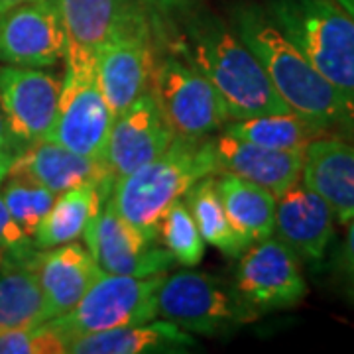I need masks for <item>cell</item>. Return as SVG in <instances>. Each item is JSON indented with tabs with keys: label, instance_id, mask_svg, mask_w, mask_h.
Returning <instances> with one entry per match:
<instances>
[{
	"label": "cell",
	"instance_id": "obj_3",
	"mask_svg": "<svg viewBox=\"0 0 354 354\" xmlns=\"http://www.w3.org/2000/svg\"><path fill=\"white\" fill-rule=\"evenodd\" d=\"M207 176H216L211 142L174 138L162 156L116 179L106 203L148 241L158 242L169 207Z\"/></svg>",
	"mask_w": 354,
	"mask_h": 354
},
{
	"label": "cell",
	"instance_id": "obj_7",
	"mask_svg": "<svg viewBox=\"0 0 354 354\" xmlns=\"http://www.w3.org/2000/svg\"><path fill=\"white\" fill-rule=\"evenodd\" d=\"M158 315L205 337L225 335L258 319L230 283L197 270L165 274L158 291Z\"/></svg>",
	"mask_w": 354,
	"mask_h": 354
},
{
	"label": "cell",
	"instance_id": "obj_34",
	"mask_svg": "<svg viewBox=\"0 0 354 354\" xmlns=\"http://www.w3.org/2000/svg\"><path fill=\"white\" fill-rule=\"evenodd\" d=\"M24 2H32V0H0V14L8 12V10H12L16 6L24 4Z\"/></svg>",
	"mask_w": 354,
	"mask_h": 354
},
{
	"label": "cell",
	"instance_id": "obj_13",
	"mask_svg": "<svg viewBox=\"0 0 354 354\" xmlns=\"http://www.w3.org/2000/svg\"><path fill=\"white\" fill-rule=\"evenodd\" d=\"M65 51V34L53 0H32L0 14V62L50 67Z\"/></svg>",
	"mask_w": 354,
	"mask_h": 354
},
{
	"label": "cell",
	"instance_id": "obj_27",
	"mask_svg": "<svg viewBox=\"0 0 354 354\" xmlns=\"http://www.w3.org/2000/svg\"><path fill=\"white\" fill-rule=\"evenodd\" d=\"M2 183V199L8 213L12 215L16 225L30 239H34L44 216L48 215L55 201V193L26 177H4Z\"/></svg>",
	"mask_w": 354,
	"mask_h": 354
},
{
	"label": "cell",
	"instance_id": "obj_31",
	"mask_svg": "<svg viewBox=\"0 0 354 354\" xmlns=\"http://www.w3.org/2000/svg\"><path fill=\"white\" fill-rule=\"evenodd\" d=\"M26 148L24 142L16 138L12 130L8 128V122L4 118V113L0 109V183L8 174V167L16 160V156Z\"/></svg>",
	"mask_w": 354,
	"mask_h": 354
},
{
	"label": "cell",
	"instance_id": "obj_12",
	"mask_svg": "<svg viewBox=\"0 0 354 354\" xmlns=\"http://www.w3.org/2000/svg\"><path fill=\"white\" fill-rule=\"evenodd\" d=\"M62 81L39 67L0 65V109L20 142L48 138L59 104Z\"/></svg>",
	"mask_w": 354,
	"mask_h": 354
},
{
	"label": "cell",
	"instance_id": "obj_29",
	"mask_svg": "<svg viewBox=\"0 0 354 354\" xmlns=\"http://www.w3.org/2000/svg\"><path fill=\"white\" fill-rule=\"evenodd\" d=\"M64 337L50 321L32 329L0 330V354H65Z\"/></svg>",
	"mask_w": 354,
	"mask_h": 354
},
{
	"label": "cell",
	"instance_id": "obj_4",
	"mask_svg": "<svg viewBox=\"0 0 354 354\" xmlns=\"http://www.w3.org/2000/svg\"><path fill=\"white\" fill-rule=\"evenodd\" d=\"M274 20L317 71L354 99V18L335 0H270Z\"/></svg>",
	"mask_w": 354,
	"mask_h": 354
},
{
	"label": "cell",
	"instance_id": "obj_11",
	"mask_svg": "<svg viewBox=\"0 0 354 354\" xmlns=\"http://www.w3.org/2000/svg\"><path fill=\"white\" fill-rule=\"evenodd\" d=\"M83 236L88 252L104 274L148 278L167 272L174 264L171 254L164 246L148 241L106 201L91 218Z\"/></svg>",
	"mask_w": 354,
	"mask_h": 354
},
{
	"label": "cell",
	"instance_id": "obj_19",
	"mask_svg": "<svg viewBox=\"0 0 354 354\" xmlns=\"http://www.w3.org/2000/svg\"><path fill=\"white\" fill-rule=\"evenodd\" d=\"M12 176L36 181L55 195L85 183H99L113 189L114 183L104 162L88 160L51 140L28 144L8 167L6 177Z\"/></svg>",
	"mask_w": 354,
	"mask_h": 354
},
{
	"label": "cell",
	"instance_id": "obj_30",
	"mask_svg": "<svg viewBox=\"0 0 354 354\" xmlns=\"http://www.w3.org/2000/svg\"><path fill=\"white\" fill-rule=\"evenodd\" d=\"M38 250L34 239H30L16 225L0 193V266L8 262H30L34 260Z\"/></svg>",
	"mask_w": 354,
	"mask_h": 354
},
{
	"label": "cell",
	"instance_id": "obj_32",
	"mask_svg": "<svg viewBox=\"0 0 354 354\" xmlns=\"http://www.w3.org/2000/svg\"><path fill=\"white\" fill-rule=\"evenodd\" d=\"M136 2L146 12L152 14V18H164L187 8L193 0H136Z\"/></svg>",
	"mask_w": 354,
	"mask_h": 354
},
{
	"label": "cell",
	"instance_id": "obj_25",
	"mask_svg": "<svg viewBox=\"0 0 354 354\" xmlns=\"http://www.w3.org/2000/svg\"><path fill=\"white\" fill-rule=\"evenodd\" d=\"M225 134L232 138L260 144L272 150H305L313 140L329 136L295 113L264 114L241 120H228Z\"/></svg>",
	"mask_w": 354,
	"mask_h": 354
},
{
	"label": "cell",
	"instance_id": "obj_22",
	"mask_svg": "<svg viewBox=\"0 0 354 354\" xmlns=\"http://www.w3.org/2000/svg\"><path fill=\"white\" fill-rule=\"evenodd\" d=\"M215 185L230 225L244 241L254 244L274 234L278 197L272 191L230 174H218Z\"/></svg>",
	"mask_w": 354,
	"mask_h": 354
},
{
	"label": "cell",
	"instance_id": "obj_33",
	"mask_svg": "<svg viewBox=\"0 0 354 354\" xmlns=\"http://www.w3.org/2000/svg\"><path fill=\"white\" fill-rule=\"evenodd\" d=\"M348 225H351L348 234H346V241H344L341 252V268L342 272L346 274L348 281H354V218Z\"/></svg>",
	"mask_w": 354,
	"mask_h": 354
},
{
	"label": "cell",
	"instance_id": "obj_1",
	"mask_svg": "<svg viewBox=\"0 0 354 354\" xmlns=\"http://www.w3.org/2000/svg\"><path fill=\"white\" fill-rule=\"evenodd\" d=\"M234 32L254 51L279 99L327 134L354 140V99L321 75L260 6L234 12Z\"/></svg>",
	"mask_w": 354,
	"mask_h": 354
},
{
	"label": "cell",
	"instance_id": "obj_9",
	"mask_svg": "<svg viewBox=\"0 0 354 354\" xmlns=\"http://www.w3.org/2000/svg\"><path fill=\"white\" fill-rule=\"evenodd\" d=\"M156 50V28L148 12L134 18L99 50L95 71L113 116L148 93Z\"/></svg>",
	"mask_w": 354,
	"mask_h": 354
},
{
	"label": "cell",
	"instance_id": "obj_21",
	"mask_svg": "<svg viewBox=\"0 0 354 354\" xmlns=\"http://www.w3.org/2000/svg\"><path fill=\"white\" fill-rule=\"evenodd\" d=\"M197 341L171 321H148L120 329L77 337L67 344L69 354H150L187 353Z\"/></svg>",
	"mask_w": 354,
	"mask_h": 354
},
{
	"label": "cell",
	"instance_id": "obj_8",
	"mask_svg": "<svg viewBox=\"0 0 354 354\" xmlns=\"http://www.w3.org/2000/svg\"><path fill=\"white\" fill-rule=\"evenodd\" d=\"M232 290L256 315L291 309L307 295L301 262L276 234L250 244L239 256Z\"/></svg>",
	"mask_w": 354,
	"mask_h": 354
},
{
	"label": "cell",
	"instance_id": "obj_15",
	"mask_svg": "<svg viewBox=\"0 0 354 354\" xmlns=\"http://www.w3.org/2000/svg\"><path fill=\"white\" fill-rule=\"evenodd\" d=\"M171 142V130L152 95L146 93L124 113L114 116L102 160L113 181H116L162 156Z\"/></svg>",
	"mask_w": 354,
	"mask_h": 354
},
{
	"label": "cell",
	"instance_id": "obj_6",
	"mask_svg": "<svg viewBox=\"0 0 354 354\" xmlns=\"http://www.w3.org/2000/svg\"><path fill=\"white\" fill-rule=\"evenodd\" d=\"M174 138H209L230 120L225 102L205 77L177 55L156 51L150 88Z\"/></svg>",
	"mask_w": 354,
	"mask_h": 354
},
{
	"label": "cell",
	"instance_id": "obj_18",
	"mask_svg": "<svg viewBox=\"0 0 354 354\" xmlns=\"http://www.w3.org/2000/svg\"><path fill=\"white\" fill-rule=\"evenodd\" d=\"M301 181L348 225L354 218V140L335 134L313 140L304 152Z\"/></svg>",
	"mask_w": 354,
	"mask_h": 354
},
{
	"label": "cell",
	"instance_id": "obj_5",
	"mask_svg": "<svg viewBox=\"0 0 354 354\" xmlns=\"http://www.w3.org/2000/svg\"><path fill=\"white\" fill-rule=\"evenodd\" d=\"M165 272L148 278H132L118 274H102L81 301L50 323L69 342L101 330L142 325L158 317V291Z\"/></svg>",
	"mask_w": 354,
	"mask_h": 354
},
{
	"label": "cell",
	"instance_id": "obj_36",
	"mask_svg": "<svg viewBox=\"0 0 354 354\" xmlns=\"http://www.w3.org/2000/svg\"><path fill=\"white\" fill-rule=\"evenodd\" d=\"M351 286H353V295H354V281H351Z\"/></svg>",
	"mask_w": 354,
	"mask_h": 354
},
{
	"label": "cell",
	"instance_id": "obj_17",
	"mask_svg": "<svg viewBox=\"0 0 354 354\" xmlns=\"http://www.w3.org/2000/svg\"><path fill=\"white\" fill-rule=\"evenodd\" d=\"M215 158L216 176L230 174L254 181L276 197L301 179L305 150H272L260 144L221 134L209 140Z\"/></svg>",
	"mask_w": 354,
	"mask_h": 354
},
{
	"label": "cell",
	"instance_id": "obj_28",
	"mask_svg": "<svg viewBox=\"0 0 354 354\" xmlns=\"http://www.w3.org/2000/svg\"><path fill=\"white\" fill-rule=\"evenodd\" d=\"M160 239L164 248L171 254L174 262L195 268L203 260L205 254V241L195 225L189 207L183 199H179L169 207L160 225Z\"/></svg>",
	"mask_w": 354,
	"mask_h": 354
},
{
	"label": "cell",
	"instance_id": "obj_10",
	"mask_svg": "<svg viewBox=\"0 0 354 354\" xmlns=\"http://www.w3.org/2000/svg\"><path fill=\"white\" fill-rule=\"evenodd\" d=\"M114 116L102 97L95 67H69L59 91V104L48 138L88 160L104 162V148Z\"/></svg>",
	"mask_w": 354,
	"mask_h": 354
},
{
	"label": "cell",
	"instance_id": "obj_14",
	"mask_svg": "<svg viewBox=\"0 0 354 354\" xmlns=\"http://www.w3.org/2000/svg\"><path fill=\"white\" fill-rule=\"evenodd\" d=\"M65 34L69 67H95L97 53L146 10L136 0H53Z\"/></svg>",
	"mask_w": 354,
	"mask_h": 354
},
{
	"label": "cell",
	"instance_id": "obj_20",
	"mask_svg": "<svg viewBox=\"0 0 354 354\" xmlns=\"http://www.w3.org/2000/svg\"><path fill=\"white\" fill-rule=\"evenodd\" d=\"M32 266L51 319L71 311L104 274L88 248L77 242H65L46 250L39 248Z\"/></svg>",
	"mask_w": 354,
	"mask_h": 354
},
{
	"label": "cell",
	"instance_id": "obj_35",
	"mask_svg": "<svg viewBox=\"0 0 354 354\" xmlns=\"http://www.w3.org/2000/svg\"><path fill=\"white\" fill-rule=\"evenodd\" d=\"M335 2H337L348 16H353L354 18V0H335Z\"/></svg>",
	"mask_w": 354,
	"mask_h": 354
},
{
	"label": "cell",
	"instance_id": "obj_24",
	"mask_svg": "<svg viewBox=\"0 0 354 354\" xmlns=\"http://www.w3.org/2000/svg\"><path fill=\"white\" fill-rule=\"evenodd\" d=\"M32 264L34 260L0 266V330L32 329L51 319Z\"/></svg>",
	"mask_w": 354,
	"mask_h": 354
},
{
	"label": "cell",
	"instance_id": "obj_16",
	"mask_svg": "<svg viewBox=\"0 0 354 354\" xmlns=\"http://www.w3.org/2000/svg\"><path fill=\"white\" fill-rule=\"evenodd\" d=\"M335 215L299 179L276 201L274 234L305 264H319L335 236Z\"/></svg>",
	"mask_w": 354,
	"mask_h": 354
},
{
	"label": "cell",
	"instance_id": "obj_26",
	"mask_svg": "<svg viewBox=\"0 0 354 354\" xmlns=\"http://www.w3.org/2000/svg\"><path fill=\"white\" fill-rule=\"evenodd\" d=\"M185 203L195 218V225L201 232L203 241L209 242L211 246L218 248L230 258H239L250 246L230 225L227 211L216 191L215 176L199 179L187 191Z\"/></svg>",
	"mask_w": 354,
	"mask_h": 354
},
{
	"label": "cell",
	"instance_id": "obj_23",
	"mask_svg": "<svg viewBox=\"0 0 354 354\" xmlns=\"http://www.w3.org/2000/svg\"><path fill=\"white\" fill-rule=\"evenodd\" d=\"M109 193L111 187L99 183H85L73 189L62 191L38 227L34 236L36 246L46 250L83 236L91 218L99 213Z\"/></svg>",
	"mask_w": 354,
	"mask_h": 354
},
{
	"label": "cell",
	"instance_id": "obj_2",
	"mask_svg": "<svg viewBox=\"0 0 354 354\" xmlns=\"http://www.w3.org/2000/svg\"><path fill=\"white\" fill-rule=\"evenodd\" d=\"M165 44L213 85L230 120L291 113L254 51L213 14L193 16Z\"/></svg>",
	"mask_w": 354,
	"mask_h": 354
}]
</instances>
